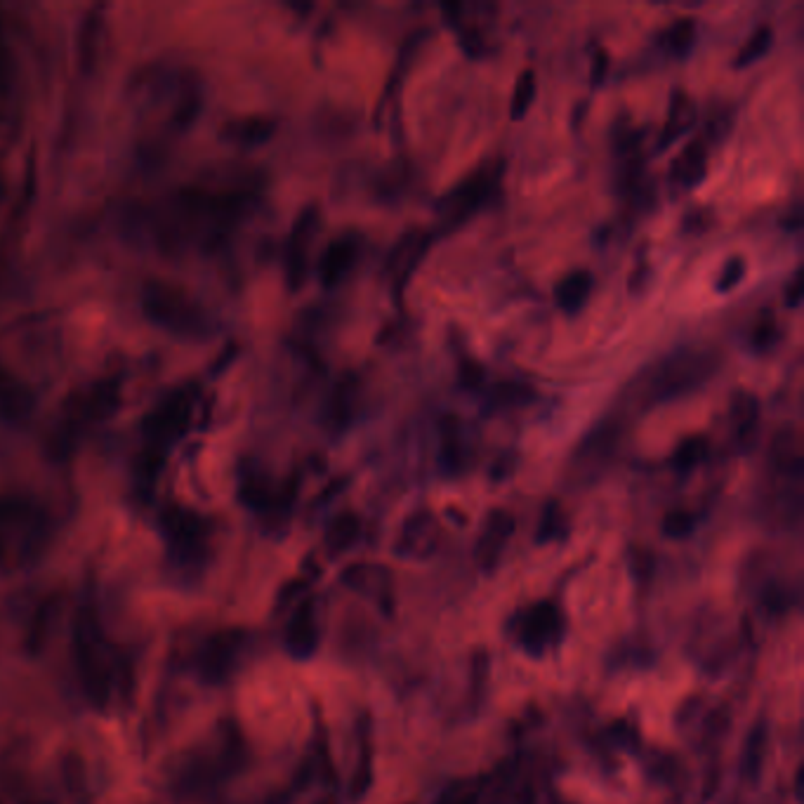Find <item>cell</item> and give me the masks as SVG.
I'll return each instance as SVG.
<instances>
[{
  "mask_svg": "<svg viewBox=\"0 0 804 804\" xmlns=\"http://www.w3.org/2000/svg\"><path fill=\"white\" fill-rule=\"evenodd\" d=\"M722 357L708 347H682L668 354L637 382L635 401L644 411L701 390L720 371Z\"/></svg>",
  "mask_w": 804,
  "mask_h": 804,
  "instance_id": "1",
  "label": "cell"
},
{
  "mask_svg": "<svg viewBox=\"0 0 804 804\" xmlns=\"http://www.w3.org/2000/svg\"><path fill=\"white\" fill-rule=\"evenodd\" d=\"M500 180H503V163L489 161L474 170L472 175H467L463 182H458L448 194L441 196L437 206H434L441 232L463 227L481 208L489 206L493 196L498 194Z\"/></svg>",
  "mask_w": 804,
  "mask_h": 804,
  "instance_id": "2",
  "label": "cell"
},
{
  "mask_svg": "<svg viewBox=\"0 0 804 804\" xmlns=\"http://www.w3.org/2000/svg\"><path fill=\"white\" fill-rule=\"evenodd\" d=\"M144 314L156 326L166 328L184 338H203L210 331L208 314L189 298L180 288L168 286L163 281H151L142 293Z\"/></svg>",
  "mask_w": 804,
  "mask_h": 804,
  "instance_id": "3",
  "label": "cell"
},
{
  "mask_svg": "<svg viewBox=\"0 0 804 804\" xmlns=\"http://www.w3.org/2000/svg\"><path fill=\"white\" fill-rule=\"evenodd\" d=\"M97 621L88 609L76 616L74 623V656L76 668L81 675L85 696L95 705L107 703L109 698V675L102 661L100 635H97Z\"/></svg>",
  "mask_w": 804,
  "mask_h": 804,
  "instance_id": "4",
  "label": "cell"
},
{
  "mask_svg": "<svg viewBox=\"0 0 804 804\" xmlns=\"http://www.w3.org/2000/svg\"><path fill=\"white\" fill-rule=\"evenodd\" d=\"M623 437L625 425L621 418L609 415V418L599 420L578 444L576 453H573V467H576L578 474H597L606 470L618 456Z\"/></svg>",
  "mask_w": 804,
  "mask_h": 804,
  "instance_id": "5",
  "label": "cell"
},
{
  "mask_svg": "<svg viewBox=\"0 0 804 804\" xmlns=\"http://www.w3.org/2000/svg\"><path fill=\"white\" fill-rule=\"evenodd\" d=\"M430 246H432V234H427L425 229H408V232L394 243L390 255H387L385 279L390 283V291L394 295V300H397V305H401V300H404L408 283L413 281V276L418 272L420 262L425 260Z\"/></svg>",
  "mask_w": 804,
  "mask_h": 804,
  "instance_id": "6",
  "label": "cell"
},
{
  "mask_svg": "<svg viewBox=\"0 0 804 804\" xmlns=\"http://www.w3.org/2000/svg\"><path fill=\"white\" fill-rule=\"evenodd\" d=\"M616 191L630 208L639 210V213L654 208L656 182L651 180L647 163H644L642 149L623 151V154H618Z\"/></svg>",
  "mask_w": 804,
  "mask_h": 804,
  "instance_id": "7",
  "label": "cell"
},
{
  "mask_svg": "<svg viewBox=\"0 0 804 804\" xmlns=\"http://www.w3.org/2000/svg\"><path fill=\"white\" fill-rule=\"evenodd\" d=\"M564 635V614L552 602L531 606L519 625V644L531 656H543Z\"/></svg>",
  "mask_w": 804,
  "mask_h": 804,
  "instance_id": "8",
  "label": "cell"
},
{
  "mask_svg": "<svg viewBox=\"0 0 804 804\" xmlns=\"http://www.w3.org/2000/svg\"><path fill=\"white\" fill-rule=\"evenodd\" d=\"M474 437L463 420L446 415L439 427V470L446 477H460L474 463Z\"/></svg>",
  "mask_w": 804,
  "mask_h": 804,
  "instance_id": "9",
  "label": "cell"
},
{
  "mask_svg": "<svg viewBox=\"0 0 804 804\" xmlns=\"http://www.w3.org/2000/svg\"><path fill=\"white\" fill-rule=\"evenodd\" d=\"M316 232H319V210L309 206L295 220L293 232L286 243V281L293 291H298L307 279L309 246L314 243Z\"/></svg>",
  "mask_w": 804,
  "mask_h": 804,
  "instance_id": "10",
  "label": "cell"
},
{
  "mask_svg": "<svg viewBox=\"0 0 804 804\" xmlns=\"http://www.w3.org/2000/svg\"><path fill=\"white\" fill-rule=\"evenodd\" d=\"M361 248H364V241H361L359 234L349 232L342 234L335 239L331 246L324 250L319 260V281L324 288H338L342 281L352 274V269L359 265Z\"/></svg>",
  "mask_w": 804,
  "mask_h": 804,
  "instance_id": "11",
  "label": "cell"
},
{
  "mask_svg": "<svg viewBox=\"0 0 804 804\" xmlns=\"http://www.w3.org/2000/svg\"><path fill=\"white\" fill-rule=\"evenodd\" d=\"M441 526L432 512H415L404 522V529L399 533L394 552L401 559H425L430 557L439 545Z\"/></svg>",
  "mask_w": 804,
  "mask_h": 804,
  "instance_id": "12",
  "label": "cell"
},
{
  "mask_svg": "<svg viewBox=\"0 0 804 804\" xmlns=\"http://www.w3.org/2000/svg\"><path fill=\"white\" fill-rule=\"evenodd\" d=\"M361 401V387L354 375H345L333 385L328 397L321 406V423L326 425L328 432L340 434L345 432L349 425L354 423V415L359 411Z\"/></svg>",
  "mask_w": 804,
  "mask_h": 804,
  "instance_id": "13",
  "label": "cell"
},
{
  "mask_svg": "<svg viewBox=\"0 0 804 804\" xmlns=\"http://www.w3.org/2000/svg\"><path fill=\"white\" fill-rule=\"evenodd\" d=\"M432 31L430 29H420V31H413L411 36L406 38L404 45H401L399 50V57H397V64H394L390 78H387V85H385V92H382V100L378 104V125L382 123V118L387 116V111L394 107V102H397L399 92H401V85H404L406 76L411 74L415 59H418L420 52H423L425 43L430 41Z\"/></svg>",
  "mask_w": 804,
  "mask_h": 804,
  "instance_id": "14",
  "label": "cell"
},
{
  "mask_svg": "<svg viewBox=\"0 0 804 804\" xmlns=\"http://www.w3.org/2000/svg\"><path fill=\"white\" fill-rule=\"evenodd\" d=\"M514 533V517L505 510H493L486 517L484 529H481V536L477 540V548H474V557H477V564L484 571L496 569L500 555L507 548Z\"/></svg>",
  "mask_w": 804,
  "mask_h": 804,
  "instance_id": "15",
  "label": "cell"
},
{
  "mask_svg": "<svg viewBox=\"0 0 804 804\" xmlns=\"http://www.w3.org/2000/svg\"><path fill=\"white\" fill-rule=\"evenodd\" d=\"M342 583L347 588H352L359 595H364L368 599H373L375 604H380L382 609L390 611V599H392V581H390V571L382 569L378 564H354L345 569L342 573Z\"/></svg>",
  "mask_w": 804,
  "mask_h": 804,
  "instance_id": "16",
  "label": "cell"
},
{
  "mask_svg": "<svg viewBox=\"0 0 804 804\" xmlns=\"http://www.w3.org/2000/svg\"><path fill=\"white\" fill-rule=\"evenodd\" d=\"M241 649L239 632H220L203 647L199 656V670L206 682H222L232 668L236 654Z\"/></svg>",
  "mask_w": 804,
  "mask_h": 804,
  "instance_id": "17",
  "label": "cell"
},
{
  "mask_svg": "<svg viewBox=\"0 0 804 804\" xmlns=\"http://www.w3.org/2000/svg\"><path fill=\"white\" fill-rule=\"evenodd\" d=\"M696 114H698L696 102L691 100V95H687V92L680 88L672 92L668 104V116H665V123L656 140V151L670 149L680 137L687 135L689 130L694 128Z\"/></svg>",
  "mask_w": 804,
  "mask_h": 804,
  "instance_id": "18",
  "label": "cell"
},
{
  "mask_svg": "<svg viewBox=\"0 0 804 804\" xmlns=\"http://www.w3.org/2000/svg\"><path fill=\"white\" fill-rule=\"evenodd\" d=\"M731 427H734L736 446L741 453H750L757 444V427H760V401L755 394L738 390L729 406Z\"/></svg>",
  "mask_w": 804,
  "mask_h": 804,
  "instance_id": "19",
  "label": "cell"
},
{
  "mask_svg": "<svg viewBox=\"0 0 804 804\" xmlns=\"http://www.w3.org/2000/svg\"><path fill=\"white\" fill-rule=\"evenodd\" d=\"M481 397H484L481 411L493 415V413L517 411V408L531 406L533 401L538 399V394L531 385H526V382L505 380V382H496V385L486 387Z\"/></svg>",
  "mask_w": 804,
  "mask_h": 804,
  "instance_id": "20",
  "label": "cell"
},
{
  "mask_svg": "<svg viewBox=\"0 0 804 804\" xmlns=\"http://www.w3.org/2000/svg\"><path fill=\"white\" fill-rule=\"evenodd\" d=\"M708 175V144L703 140H691L672 161L670 180L682 189H694Z\"/></svg>",
  "mask_w": 804,
  "mask_h": 804,
  "instance_id": "21",
  "label": "cell"
},
{
  "mask_svg": "<svg viewBox=\"0 0 804 804\" xmlns=\"http://www.w3.org/2000/svg\"><path fill=\"white\" fill-rule=\"evenodd\" d=\"M592 288H595V276L588 269H576V272H569L564 279H559L555 286V302L559 312L569 316L581 312L585 302L590 300Z\"/></svg>",
  "mask_w": 804,
  "mask_h": 804,
  "instance_id": "22",
  "label": "cell"
},
{
  "mask_svg": "<svg viewBox=\"0 0 804 804\" xmlns=\"http://www.w3.org/2000/svg\"><path fill=\"white\" fill-rule=\"evenodd\" d=\"M316 644H319V630H316L312 606L305 604L302 609H298V614L291 618L286 630V647L288 654L298 661H305L314 654Z\"/></svg>",
  "mask_w": 804,
  "mask_h": 804,
  "instance_id": "23",
  "label": "cell"
},
{
  "mask_svg": "<svg viewBox=\"0 0 804 804\" xmlns=\"http://www.w3.org/2000/svg\"><path fill=\"white\" fill-rule=\"evenodd\" d=\"M774 465L776 470L790 477H802V453H800V439L793 427H783V430L774 437Z\"/></svg>",
  "mask_w": 804,
  "mask_h": 804,
  "instance_id": "24",
  "label": "cell"
},
{
  "mask_svg": "<svg viewBox=\"0 0 804 804\" xmlns=\"http://www.w3.org/2000/svg\"><path fill=\"white\" fill-rule=\"evenodd\" d=\"M31 397L24 390V385L12 378L8 373H0V418L19 420L29 413Z\"/></svg>",
  "mask_w": 804,
  "mask_h": 804,
  "instance_id": "25",
  "label": "cell"
},
{
  "mask_svg": "<svg viewBox=\"0 0 804 804\" xmlns=\"http://www.w3.org/2000/svg\"><path fill=\"white\" fill-rule=\"evenodd\" d=\"M359 533H361V522H359L357 514H352V512L338 514V517H335L326 529L328 550H331L333 555L347 552L359 540Z\"/></svg>",
  "mask_w": 804,
  "mask_h": 804,
  "instance_id": "26",
  "label": "cell"
},
{
  "mask_svg": "<svg viewBox=\"0 0 804 804\" xmlns=\"http://www.w3.org/2000/svg\"><path fill=\"white\" fill-rule=\"evenodd\" d=\"M696 36H698V29H696L694 19L682 17V19H677V22L663 34V48L670 57L684 59L691 50H694Z\"/></svg>",
  "mask_w": 804,
  "mask_h": 804,
  "instance_id": "27",
  "label": "cell"
},
{
  "mask_svg": "<svg viewBox=\"0 0 804 804\" xmlns=\"http://www.w3.org/2000/svg\"><path fill=\"white\" fill-rule=\"evenodd\" d=\"M168 536L182 555H191L201 543V526L189 514H173L168 519Z\"/></svg>",
  "mask_w": 804,
  "mask_h": 804,
  "instance_id": "28",
  "label": "cell"
},
{
  "mask_svg": "<svg viewBox=\"0 0 804 804\" xmlns=\"http://www.w3.org/2000/svg\"><path fill=\"white\" fill-rule=\"evenodd\" d=\"M771 45H774V31H771V26H760V29L753 31L748 41L743 43V48L738 50V55L734 59V69L753 67V64L769 55Z\"/></svg>",
  "mask_w": 804,
  "mask_h": 804,
  "instance_id": "29",
  "label": "cell"
},
{
  "mask_svg": "<svg viewBox=\"0 0 804 804\" xmlns=\"http://www.w3.org/2000/svg\"><path fill=\"white\" fill-rule=\"evenodd\" d=\"M536 92H538L536 74H533L531 69L522 71L517 78V83H514V90H512V100H510L512 121H524L526 114H529L531 104L536 102Z\"/></svg>",
  "mask_w": 804,
  "mask_h": 804,
  "instance_id": "30",
  "label": "cell"
},
{
  "mask_svg": "<svg viewBox=\"0 0 804 804\" xmlns=\"http://www.w3.org/2000/svg\"><path fill=\"white\" fill-rule=\"evenodd\" d=\"M708 456V439L705 437H689L680 441V446L672 453V467L680 474L694 472L698 465Z\"/></svg>",
  "mask_w": 804,
  "mask_h": 804,
  "instance_id": "31",
  "label": "cell"
},
{
  "mask_svg": "<svg viewBox=\"0 0 804 804\" xmlns=\"http://www.w3.org/2000/svg\"><path fill=\"white\" fill-rule=\"evenodd\" d=\"M566 536V517L562 512V507L555 500L545 503L543 512H540V522L536 531V543L548 545L555 543V540Z\"/></svg>",
  "mask_w": 804,
  "mask_h": 804,
  "instance_id": "32",
  "label": "cell"
},
{
  "mask_svg": "<svg viewBox=\"0 0 804 804\" xmlns=\"http://www.w3.org/2000/svg\"><path fill=\"white\" fill-rule=\"evenodd\" d=\"M779 338H781V331H779V324H776V316L771 309H764L760 314V319L755 321L753 326V333H750V349H753L755 354H767L779 345Z\"/></svg>",
  "mask_w": 804,
  "mask_h": 804,
  "instance_id": "33",
  "label": "cell"
},
{
  "mask_svg": "<svg viewBox=\"0 0 804 804\" xmlns=\"http://www.w3.org/2000/svg\"><path fill=\"white\" fill-rule=\"evenodd\" d=\"M731 130H734V109L727 107V104H715L713 109L708 111V118H705V142L710 144H722L727 137L731 135Z\"/></svg>",
  "mask_w": 804,
  "mask_h": 804,
  "instance_id": "34",
  "label": "cell"
},
{
  "mask_svg": "<svg viewBox=\"0 0 804 804\" xmlns=\"http://www.w3.org/2000/svg\"><path fill=\"white\" fill-rule=\"evenodd\" d=\"M406 187H411V168L406 163H397L380 175L378 194L382 201H394L404 194Z\"/></svg>",
  "mask_w": 804,
  "mask_h": 804,
  "instance_id": "35",
  "label": "cell"
},
{
  "mask_svg": "<svg viewBox=\"0 0 804 804\" xmlns=\"http://www.w3.org/2000/svg\"><path fill=\"white\" fill-rule=\"evenodd\" d=\"M764 746H767V731H764L762 724L750 731L748 741H746V753H743V774H748L750 779H755L760 774L762 760H764Z\"/></svg>",
  "mask_w": 804,
  "mask_h": 804,
  "instance_id": "36",
  "label": "cell"
},
{
  "mask_svg": "<svg viewBox=\"0 0 804 804\" xmlns=\"http://www.w3.org/2000/svg\"><path fill=\"white\" fill-rule=\"evenodd\" d=\"M481 786L477 781H456L441 790L434 804H479Z\"/></svg>",
  "mask_w": 804,
  "mask_h": 804,
  "instance_id": "37",
  "label": "cell"
},
{
  "mask_svg": "<svg viewBox=\"0 0 804 804\" xmlns=\"http://www.w3.org/2000/svg\"><path fill=\"white\" fill-rule=\"evenodd\" d=\"M746 272H748V265H746V260H743L741 255L729 257V260L724 262L720 276H717L715 291L722 293V295L731 293L734 288H738V283L746 279Z\"/></svg>",
  "mask_w": 804,
  "mask_h": 804,
  "instance_id": "38",
  "label": "cell"
},
{
  "mask_svg": "<svg viewBox=\"0 0 804 804\" xmlns=\"http://www.w3.org/2000/svg\"><path fill=\"white\" fill-rule=\"evenodd\" d=\"M696 531V517L687 510L668 512L663 519V536L672 540L689 538Z\"/></svg>",
  "mask_w": 804,
  "mask_h": 804,
  "instance_id": "39",
  "label": "cell"
},
{
  "mask_svg": "<svg viewBox=\"0 0 804 804\" xmlns=\"http://www.w3.org/2000/svg\"><path fill=\"white\" fill-rule=\"evenodd\" d=\"M371 779H373L371 746H368V738H364V746H361V760H359L357 774H354V779H352V788H349V795H352L354 800H361V797L368 793V788H371Z\"/></svg>",
  "mask_w": 804,
  "mask_h": 804,
  "instance_id": "40",
  "label": "cell"
},
{
  "mask_svg": "<svg viewBox=\"0 0 804 804\" xmlns=\"http://www.w3.org/2000/svg\"><path fill=\"white\" fill-rule=\"evenodd\" d=\"M234 135L243 144H262L274 135V123L265 121V118H250V121L241 123V128H236Z\"/></svg>",
  "mask_w": 804,
  "mask_h": 804,
  "instance_id": "41",
  "label": "cell"
},
{
  "mask_svg": "<svg viewBox=\"0 0 804 804\" xmlns=\"http://www.w3.org/2000/svg\"><path fill=\"white\" fill-rule=\"evenodd\" d=\"M713 210L705 208V206H698V208H691L687 215L682 217V232L687 236H701L708 232V229H713Z\"/></svg>",
  "mask_w": 804,
  "mask_h": 804,
  "instance_id": "42",
  "label": "cell"
},
{
  "mask_svg": "<svg viewBox=\"0 0 804 804\" xmlns=\"http://www.w3.org/2000/svg\"><path fill=\"white\" fill-rule=\"evenodd\" d=\"M484 375L486 371L481 368L477 361L472 359H463V364H460V385L465 387V390H481L484 387Z\"/></svg>",
  "mask_w": 804,
  "mask_h": 804,
  "instance_id": "43",
  "label": "cell"
},
{
  "mask_svg": "<svg viewBox=\"0 0 804 804\" xmlns=\"http://www.w3.org/2000/svg\"><path fill=\"white\" fill-rule=\"evenodd\" d=\"M630 569H632V576L637 578V581H647V578L654 573V557H651V552L642 550V548H635L630 552Z\"/></svg>",
  "mask_w": 804,
  "mask_h": 804,
  "instance_id": "44",
  "label": "cell"
},
{
  "mask_svg": "<svg viewBox=\"0 0 804 804\" xmlns=\"http://www.w3.org/2000/svg\"><path fill=\"white\" fill-rule=\"evenodd\" d=\"M606 69H609V55L602 48L595 50V55H592V62H590V81H592V88H599V85L604 83L606 78Z\"/></svg>",
  "mask_w": 804,
  "mask_h": 804,
  "instance_id": "45",
  "label": "cell"
},
{
  "mask_svg": "<svg viewBox=\"0 0 804 804\" xmlns=\"http://www.w3.org/2000/svg\"><path fill=\"white\" fill-rule=\"evenodd\" d=\"M783 300H786V307L797 309L802 302V269H797L793 274L790 283H786V291H783Z\"/></svg>",
  "mask_w": 804,
  "mask_h": 804,
  "instance_id": "46",
  "label": "cell"
},
{
  "mask_svg": "<svg viewBox=\"0 0 804 804\" xmlns=\"http://www.w3.org/2000/svg\"><path fill=\"white\" fill-rule=\"evenodd\" d=\"M611 734H614L616 746H621V748H632V746H635V743H637V731L632 729V727H628V724H625V722L614 724V729H611Z\"/></svg>",
  "mask_w": 804,
  "mask_h": 804,
  "instance_id": "47",
  "label": "cell"
},
{
  "mask_svg": "<svg viewBox=\"0 0 804 804\" xmlns=\"http://www.w3.org/2000/svg\"><path fill=\"white\" fill-rule=\"evenodd\" d=\"M10 81V69H8V52H5V43L0 38V88H5Z\"/></svg>",
  "mask_w": 804,
  "mask_h": 804,
  "instance_id": "48",
  "label": "cell"
},
{
  "mask_svg": "<svg viewBox=\"0 0 804 804\" xmlns=\"http://www.w3.org/2000/svg\"><path fill=\"white\" fill-rule=\"evenodd\" d=\"M512 470H514V463L507 465V456H503L496 463V467H493V479H507L512 474Z\"/></svg>",
  "mask_w": 804,
  "mask_h": 804,
  "instance_id": "49",
  "label": "cell"
}]
</instances>
